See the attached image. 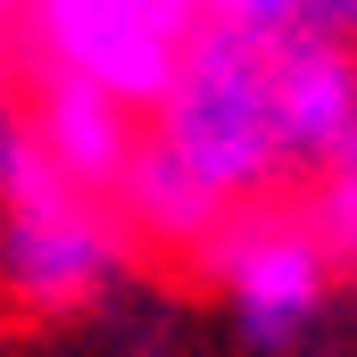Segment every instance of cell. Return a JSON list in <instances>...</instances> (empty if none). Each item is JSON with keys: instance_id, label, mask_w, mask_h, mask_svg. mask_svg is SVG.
Here are the masks:
<instances>
[{"instance_id": "cell-7", "label": "cell", "mask_w": 357, "mask_h": 357, "mask_svg": "<svg viewBox=\"0 0 357 357\" xmlns=\"http://www.w3.org/2000/svg\"><path fill=\"white\" fill-rule=\"evenodd\" d=\"M199 17H225L258 42H357V0H199Z\"/></svg>"}, {"instance_id": "cell-1", "label": "cell", "mask_w": 357, "mask_h": 357, "mask_svg": "<svg viewBox=\"0 0 357 357\" xmlns=\"http://www.w3.org/2000/svg\"><path fill=\"white\" fill-rule=\"evenodd\" d=\"M142 142L225 216L282 191L291 150H282V116H274V42L225 25V17H199L191 42L175 50V75L142 108Z\"/></svg>"}, {"instance_id": "cell-3", "label": "cell", "mask_w": 357, "mask_h": 357, "mask_svg": "<svg viewBox=\"0 0 357 357\" xmlns=\"http://www.w3.org/2000/svg\"><path fill=\"white\" fill-rule=\"evenodd\" d=\"M133 225L108 191H67L50 208H0V299L17 316H84L133 274Z\"/></svg>"}, {"instance_id": "cell-10", "label": "cell", "mask_w": 357, "mask_h": 357, "mask_svg": "<svg viewBox=\"0 0 357 357\" xmlns=\"http://www.w3.org/2000/svg\"><path fill=\"white\" fill-rule=\"evenodd\" d=\"M17 59H25V25H17V0H0V91L17 84Z\"/></svg>"}, {"instance_id": "cell-2", "label": "cell", "mask_w": 357, "mask_h": 357, "mask_svg": "<svg viewBox=\"0 0 357 357\" xmlns=\"http://www.w3.org/2000/svg\"><path fill=\"white\" fill-rule=\"evenodd\" d=\"M191 266L225 291L233 333H241L250 349H266V357L299 349V341L324 324V307H333V250L316 241L307 216H274L266 199L233 208V216L191 250Z\"/></svg>"}, {"instance_id": "cell-9", "label": "cell", "mask_w": 357, "mask_h": 357, "mask_svg": "<svg viewBox=\"0 0 357 357\" xmlns=\"http://www.w3.org/2000/svg\"><path fill=\"white\" fill-rule=\"evenodd\" d=\"M299 216L316 225V241L333 250V266H357V167H324Z\"/></svg>"}, {"instance_id": "cell-6", "label": "cell", "mask_w": 357, "mask_h": 357, "mask_svg": "<svg viewBox=\"0 0 357 357\" xmlns=\"http://www.w3.org/2000/svg\"><path fill=\"white\" fill-rule=\"evenodd\" d=\"M25 116H33L42 150L59 158V175L84 191H116L133 142H142V108L125 91H108L100 75H75V67H33Z\"/></svg>"}, {"instance_id": "cell-5", "label": "cell", "mask_w": 357, "mask_h": 357, "mask_svg": "<svg viewBox=\"0 0 357 357\" xmlns=\"http://www.w3.org/2000/svg\"><path fill=\"white\" fill-rule=\"evenodd\" d=\"M274 116L291 175L357 167V42H274Z\"/></svg>"}, {"instance_id": "cell-4", "label": "cell", "mask_w": 357, "mask_h": 357, "mask_svg": "<svg viewBox=\"0 0 357 357\" xmlns=\"http://www.w3.org/2000/svg\"><path fill=\"white\" fill-rule=\"evenodd\" d=\"M25 59L33 67H75L150 108L175 75V50L199 25V0H17Z\"/></svg>"}, {"instance_id": "cell-8", "label": "cell", "mask_w": 357, "mask_h": 357, "mask_svg": "<svg viewBox=\"0 0 357 357\" xmlns=\"http://www.w3.org/2000/svg\"><path fill=\"white\" fill-rule=\"evenodd\" d=\"M67 191H84V183L59 175V158L42 150L25 100L0 91V208H50V199H67Z\"/></svg>"}]
</instances>
